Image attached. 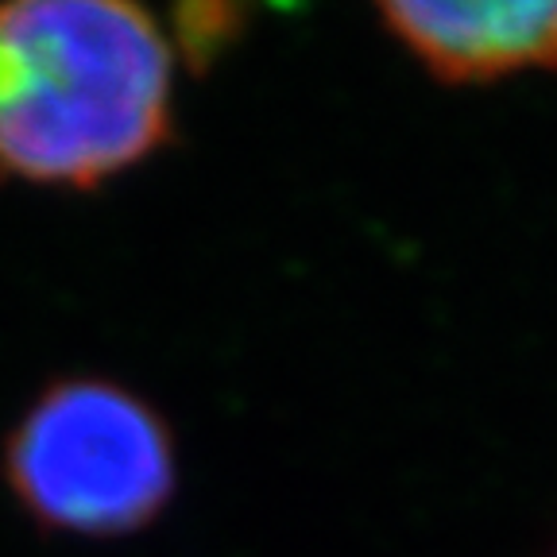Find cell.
Instances as JSON below:
<instances>
[{
	"instance_id": "6da1fadb",
	"label": "cell",
	"mask_w": 557,
	"mask_h": 557,
	"mask_svg": "<svg viewBox=\"0 0 557 557\" xmlns=\"http://www.w3.org/2000/svg\"><path fill=\"white\" fill-rule=\"evenodd\" d=\"M171 139V44L113 0L0 4V174L89 186Z\"/></svg>"
},
{
	"instance_id": "7a4b0ae2",
	"label": "cell",
	"mask_w": 557,
	"mask_h": 557,
	"mask_svg": "<svg viewBox=\"0 0 557 557\" xmlns=\"http://www.w3.org/2000/svg\"><path fill=\"white\" fill-rule=\"evenodd\" d=\"M4 484L44 531L132 534L174 496L171 430L121 383L59 380L12 426Z\"/></svg>"
},
{
	"instance_id": "3957f363",
	"label": "cell",
	"mask_w": 557,
	"mask_h": 557,
	"mask_svg": "<svg viewBox=\"0 0 557 557\" xmlns=\"http://www.w3.org/2000/svg\"><path fill=\"white\" fill-rule=\"evenodd\" d=\"M383 27L442 82L557 70V0L542 4H380Z\"/></svg>"
},
{
	"instance_id": "277c9868",
	"label": "cell",
	"mask_w": 557,
	"mask_h": 557,
	"mask_svg": "<svg viewBox=\"0 0 557 557\" xmlns=\"http://www.w3.org/2000/svg\"><path fill=\"white\" fill-rule=\"evenodd\" d=\"M244 24H248V12L236 4H190V9L174 12V32H178V44L194 70L218 62V54L233 39H240Z\"/></svg>"
}]
</instances>
